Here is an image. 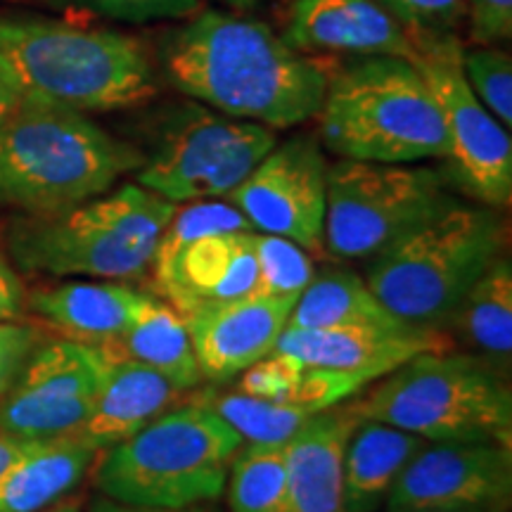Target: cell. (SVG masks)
Instances as JSON below:
<instances>
[{
    "mask_svg": "<svg viewBox=\"0 0 512 512\" xmlns=\"http://www.w3.org/2000/svg\"><path fill=\"white\" fill-rule=\"evenodd\" d=\"M437 512H491V510H437Z\"/></svg>",
    "mask_w": 512,
    "mask_h": 512,
    "instance_id": "obj_43",
    "label": "cell"
},
{
    "mask_svg": "<svg viewBox=\"0 0 512 512\" xmlns=\"http://www.w3.org/2000/svg\"><path fill=\"white\" fill-rule=\"evenodd\" d=\"M361 420L399 427L425 441H496L512 446L508 377L472 354L425 351L351 399Z\"/></svg>",
    "mask_w": 512,
    "mask_h": 512,
    "instance_id": "obj_8",
    "label": "cell"
},
{
    "mask_svg": "<svg viewBox=\"0 0 512 512\" xmlns=\"http://www.w3.org/2000/svg\"><path fill=\"white\" fill-rule=\"evenodd\" d=\"M254 252L259 268L254 294L261 297L297 299L316 275L306 249L280 235L254 233Z\"/></svg>",
    "mask_w": 512,
    "mask_h": 512,
    "instance_id": "obj_29",
    "label": "cell"
},
{
    "mask_svg": "<svg viewBox=\"0 0 512 512\" xmlns=\"http://www.w3.org/2000/svg\"><path fill=\"white\" fill-rule=\"evenodd\" d=\"M31 441H19L15 437H8V434L0 432V475H3L8 467L15 463V460L27 451Z\"/></svg>",
    "mask_w": 512,
    "mask_h": 512,
    "instance_id": "obj_39",
    "label": "cell"
},
{
    "mask_svg": "<svg viewBox=\"0 0 512 512\" xmlns=\"http://www.w3.org/2000/svg\"><path fill=\"white\" fill-rule=\"evenodd\" d=\"M200 401L219 413L247 444H285L316 415L299 403L256 399L242 392L204 394Z\"/></svg>",
    "mask_w": 512,
    "mask_h": 512,
    "instance_id": "obj_28",
    "label": "cell"
},
{
    "mask_svg": "<svg viewBox=\"0 0 512 512\" xmlns=\"http://www.w3.org/2000/svg\"><path fill=\"white\" fill-rule=\"evenodd\" d=\"M512 446L496 441H425L389 491L387 512H508Z\"/></svg>",
    "mask_w": 512,
    "mask_h": 512,
    "instance_id": "obj_14",
    "label": "cell"
},
{
    "mask_svg": "<svg viewBox=\"0 0 512 512\" xmlns=\"http://www.w3.org/2000/svg\"><path fill=\"white\" fill-rule=\"evenodd\" d=\"M88 512H219V510H216L211 503L185 505V508H143V505H126L98 494L91 503H88Z\"/></svg>",
    "mask_w": 512,
    "mask_h": 512,
    "instance_id": "obj_38",
    "label": "cell"
},
{
    "mask_svg": "<svg viewBox=\"0 0 512 512\" xmlns=\"http://www.w3.org/2000/svg\"><path fill=\"white\" fill-rule=\"evenodd\" d=\"M320 138L342 159L413 164L448 157L439 105L413 62L363 57L328 79Z\"/></svg>",
    "mask_w": 512,
    "mask_h": 512,
    "instance_id": "obj_5",
    "label": "cell"
},
{
    "mask_svg": "<svg viewBox=\"0 0 512 512\" xmlns=\"http://www.w3.org/2000/svg\"><path fill=\"white\" fill-rule=\"evenodd\" d=\"M446 330L472 354L508 375L512 358V264L501 254L460 299Z\"/></svg>",
    "mask_w": 512,
    "mask_h": 512,
    "instance_id": "obj_25",
    "label": "cell"
},
{
    "mask_svg": "<svg viewBox=\"0 0 512 512\" xmlns=\"http://www.w3.org/2000/svg\"><path fill=\"white\" fill-rule=\"evenodd\" d=\"M328 166L316 138H290L275 143L226 200L247 216L256 233L280 235L306 252L323 249Z\"/></svg>",
    "mask_w": 512,
    "mask_h": 512,
    "instance_id": "obj_13",
    "label": "cell"
},
{
    "mask_svg": "<svg viewBox=\"0 0 512 512\" xmlns=\"http://www.w3.org/2000/svg\"><path fill=\"white\" fill-rule=\"evenodd\" d=\"M408 34H451L467 15L465 0H382Z\"/></svg>",
    "mask_w": 512,
    "mask_h": 512,
    "instance_id": "obj_32",
    "label": "cell"
},
{
    "mask_svg": "<svg viewBox=\"0 0 512 512\" xmlns=\"http://www.w3.org/2000/svg\"><path fill=\"white\" fill-rule=\"evenodd\" d=\"M19 102H22V95H19L17 88L8 81V76L0 72V124L17 110Z\"/></svg>",
    "mask_w": 512,
    "mask_h": 512,
    "instance_id": "obj_40",
    "label": "cell"
},
{
    "mask_svg": "<svg viewBox=\"0 0 512 512\" xmlns=\"http://www.w3.org/2000/svg\"><path fill=\"white\" fill-rule=\"evenodd\" d=\"M358 415L349 403L325 408L285 441L290 512H344V453Z\"/></svg>",
    "mask_w": 512,
    "mask_h": 512,
    "instance_id": "obj_19",
    "label": "cell"
},
{
    "mask_svg": "<svg viewBox=\"0 0 512 512\" xmlns=\"http://www.w3.org/2000/svg\"><path fill=\"white\" fill-rule=\"evenodd\" d=\"M422 446L425 439L399 427L377 420H358L344 453V512H377Z\"/></svg>",
    "mask_w": 512,
    "mask_h": 512,
    "instance_id": "obj_23",
    "label": "cell"
},
{
    "mask_svg": "<svg viewBox=\"0 0 512 512\" xmlns=\"http://www.w3.org/2000/svg\"><path fill=\"white\" fill-rule=\"evenodd\" d=\"M43 512H83L79 508V503H72V501H57L55 505H50Z\"/></svg>",
    "mask_w": 512,
    "mask_h": 512,
    "instance_id": "obj_41",
    "label": "cell"
},
{
    "mask_svg": "<svg viewBox=\"0 0 512 512\" xmlns=\"http://www.w3.org/2000/svg\"><path fill=\"white\" fill-rule=\"evenodd\" d=\"M470 36L477 46L508 41L512 36V0H465Z\"/></svg>",
    "mask_w": 512,
    "mask_h": 512,
    "instance_id": "obj_36",
    "label": "cell"
},
{
    "mask_svg": "<svg viewBox=\"0 0 512 512\" xmlns=\"http://www.w3.org/2000/svg\"><path fill=\"white\" fill-rule=\"evenodd\" d=\"M413 64L437 100L448 136V159L467 190L486 207L505 209L512 200L510 133L491 114L463 72V46L453 34H411Z\"/></svg>",
    "mask_w": 512,
    "mask_h": 512,
    "instance_id": "obj_11",
    "label": "cell"
},
{
    "mask_svg": "<svg viewBox=\"0 0 512 512\" xmlns=\"http://www.w3.org/2000/svg\"><path fill=\"white\" fill-rule=\"evenodd\" d=\"M451 200L432 169L339 159L328 166L323 247L337 259L373 261Z\"/></svg>",
    "mask_w": 512,
    "mask_h": 512,
    "instance_id": "obj_9",
    "label": "cell"
},
{
    "mask_svg": "<svg viewBox=\"0 0 512 512\" xmlns=\"http://www.w3.org/2000/svg\"><path fill=\"white\" fill-rule=\"evenodd\" d=\"M304 366L294 358L280 354V351H271V354L256 361L249 366L245 373H240V387L238 392L247 396H256V399H271V401H285L287 394L297 384L299 375H302Z\"/></svg>",
    "mask_w": 512,
    "mask_h": 512,
    "instance_id": "obj_34",
    "label": "cell"
},
{
    "mask_svg": "<svg viewBox=\"0 0 512 512\" xmlns=\"http://www.w3.org/2000/svg\"><path fill=\"white\" fill-rule=\"evenodd\" d=\"M453 339L444 330L413 325H342V328H285L273 351L304 368L373 370L392 373L408 358L425 351H448Z\"/></svg>",
    "mask_w": 512,
    "mask_h": 512,
    "instance_id": "obj_16",
    "label": "cell"
},
{
    "mask_svg": "<svg viewBox=\"0 0 512 512\" xmlns=\"http://www.w3.org/2000/svg\"><path fill=\"white\" fill-rule=\"evenodd\" d=\"M230 5H238V8H252L256 0H226Z\"/></svg>",
    "mask_w": 512,
    "mask_h": 512,
    "instance_id": "obj_42",
    "label": "cell"
},
{
    "mask_svg": "<svg viewBox=\"0 0 512 512\" xmlns=\"http://www.w3.org/2000/svg\"><path fill=\"white\" fill-rule=\"evenodd\" d=\"M143 155L83 112L22 100L0 124V204L60 214L105 195Z\"/></svg>",
    "mask_w": 512,
    "mask_h": 512,
    "instance_id": "obj_3",
    "label": "cell"
},
{
    "mask_svg": "<svg viewBox=\"0 0 512 512\" xmlns=\"http://www.w3.org/2000/svg\"><path fill=\"white\" fill-rule=\"evenodd\" d=\"M162 67L181 93L273 131L316 117L330 79L316 60L287 46L268 24L223 10L192 15L171 31Z\"/></svg>",
    "mask_w": 512,
    "mask_h": 512,
    "instance_id": "obj_1",
    "label": "cell"
},
{
    "mask_svg": "<svg viewBox=\"0 0 512 512\" xmlns=\"http://www.w3.org/2000/svg\"><path fill=\"white\" fill-rule=\"evenodd\" d=\"M107 358H128L157 370L176 389H195L202 380L185 320L174 306L145 294L131 328L95 347Z\"/></svg>",
    "mask_w": 512,
    "mask_h": 512,
    "instance_id": "obj_24",
    "label": "cell"
},
{
    "mask_svg": "<svg viewBox=\"0 0 512 512\" xmlns=\"http://www.w3.org/2000/svg\"><path fill=\"white\" fill-rule=\"evenodd\" d=\"M342 325H401L361 275L316 273L299 294L287 328H342Z\"/></svg>",
    "mask_w": 512,
    "mask_h": 512,
    "instance_id": "obj_26",
    "label": "cell"
},
{
    "mask_svg": "<svg viewBox=\"0 0 512 512\" xmlns=\"http://www.w3.org/2000/svg\"><path fill=\"white\" fill-rule=\"evenodd\" d=\"M297 299H275L261 294L202 304L181 313L202 377L211 382L233 380L268 356Z\"/></svg>",
    "mask_w": 512,
    "mask_h": 512,
    "instance_id": "obj_15",
    "label": "cell"
},
{
    "mask_svg": "<svg viewBox=\"0 0 512 512\" xmlns=\"http://www.w3.org/2000/svg\"><path fill=\"white\" fill-rule=\"evenodd\" d=\"M254 233H214L183 245L169 259L150 264L157 292L178 313L254 294Z\"/></svg>",
    "mask_w": 512,
    "mask_h": 512,
    "instance_id": "obj_18",
    "label": "cell"
},
{
    "mask_svg": "<svg viewBox=\"0 0 512 512\" xmlns=\"http://www.w3.org/2000/svg\"><path fill=\"white\" fill-rule=\"evenodd\" d=\"M38 342H41V335L31 325L17 323V320H0V399L8 394Z\"/></svg>",
    "mask_w": 512,
    "mask_h": 512,
    "instance_id": "obj_35",
    "label": "cell"
},
{
    "mask_svg": "<svg viewBox=\"0 0 512 512\" xmlns=\"http://www.w3.org/2000/svg\"><path fill=\"white\" fill-rule=\"evenodd\" d=\"M0 72L22 100L74 112L128 110L157 93L138 38L50 19H0Z\"/></svg>",
    "mask_w": 512,
    "mask_h": 512,
    "instance_id": "obj_2",
    "label": "cell"
},
{
    "mask_svg": "<svg viewBox=\"0 0 512 512\" xmlns=\"http://www.w3.org/2000/svg\"><path fill=\"white\" fill-rule=\"evenodd\" d=\"M283 38L304 55L415 57L408 29L375 0H294Z\"/></svg>",
    "mask_w": 512,
    "mask_h": 512,
    "instance_id": "obj_17",
    "label": "cell"
},
{
    "mask_svg": "<svg viewBox=\"0 0 512 512\" xmlns=\"http://www.w3.org/2000/svg\"><path fill=\"white\" fill-rule=\"evenodd\" d=\"M62 3L133 24L155 22V19H183L200 12V0H62Z\"/></svg>",
    "mask_w": 512,
    "mask_h": 512,
    "instance_id": "obj_33",
    "label": "cell"
},
{
    "mask_svg": "<svg viewBox=\"0 0 512 512\" xmlns=\"http://www.w3.org/2000/svg\"><path fill=\"white\" fill-rule=\"evenodd\" d=\"M505 247L496 209L451 200L370 261L366 283L401 323L444 330L460 299Z\"/></svg>",
    "mask_w": 512,
    "mask_h": 512,
    "instance_id": "obj_7",
    "label": "cell"
},
{
    "mask_svg": "<svg viewBox=\"0 0 512 512\" xmlns=\"http://www.w3.org/2000/svg\"><path fill=\"white\" fill-rule=\"evenodd\" d=\"M380 377L382 375L373 373V370L304 368L285 401L299 403V406L309 408L313 413H320L325 408L337 406V403L354 399Z\"/></svg>",
    "mask_w": 512,
    "mask_h": 512,
    "instance_id": "obj_31",
    "label": "cell"
},
{
    "mask_svg": "<svg viewBox=\"0 0 512 512\" xmlns=\"http://www.w3.org/2000/svg\"><path fill=\"white\" fill-rule=\"evenodd\" d=\"M27 306V292L15 266L0 252V320H17Z\"/></svg>",
    "mask_w": 512,
    "mask_h": 512,
    "instance_id": "obj_37",
    "label": "cell"
},
{
    "mask_svg": "<svg viewBox=\"0 0 512 512\" xmlns=\"http://www.w3.org/2000/svg\"><path fill=\"white\" fill-rule=\"evenodd\" d=\"M463 72L477 100L510 131L512 124V62L503 50L463 48Z\"/></svg>",
    "mask_w": 512,
    "mask_h": 512,
    "instance_id": "obj_30",
    "label": "cell"
},
{
    "mask_svg": "<svg viewBox=\"0 0 512 512\" xmlns=\"http://www.w3.org/2000/svg\"><path fill=\"white\" fill-rule=\"evenodd\" d=\"M245 444L207 403L169 408L143 430L102 448L91 467L100 496L143 508L214 503Z\"/></svg>",
    "mask_w": 512,
    "mask_h": 512,
    "instance_id": "obj_4",
    "label": "cell"
},
{
    "mask_svg": "<svg viewBox=\"0 0 512 512\" xmlns=\"http://www.w3.org/2000/svg\"><path fill=\"white\" fill-rule=\"evenodd\" d=\"M176 207L143 185L126 183L60 214L12 221L5 242L15 264L31 273L136 278L150 268Z\"/></svg>",
    "mask_w": 512,
    "mask_h": 512,
    "instance_id": "obj_6",
    "label": "cell"
},
{
    "mask_svg": "<svg viewBox=\"0 0 512 512\" xmlns=\"http://www.w3.org/2000/svg\"><path fill=\"white\" fill-rule=\"evenodd\" d=\"M105 358L98 399L79 437L98 451L126 441L159 415L174 408L183 392L157 370L128 358Z\"/></svg>",
    "mask_w": 512,
    "mask_h": 512,
    "instance_id": "obj_20",
    "label": "cell"
},
{
    "mask_svg": "<svg viewBox=\"0 0 512 512\" xmlns=\"http://www.w3.org/2000/svg\"><path fill=\"white\" fill-rule=\"evenodd\" d=\"M105 358L74 339L38 342L0 399V432L19 441L76 434L98 399Z\"/></svg>",
    "mask_w": 512,
    "mask_h": 512,
    "instance_id": "obj_12",
    "label": "cell"
},
{
    "mask_svg": "<svg viewBox=\"0 0 512 512\" xmlns=\"http://www.w3.org/2000/svg\"><path fill=\"white\" fill-rule=\"evenodd\" d=\"M79 434L31 441L0 475V512H43L74 491L98 458Z\"/></svg>",
    "mask_w": 512,
    "mask_h": 512,
    "instance_id": "obj_22",
    "label": "cell"
},
{
    "mask_svg": "<svg viewBox=\"0 0 512 512\" xmlns=\"http://www.w3.org/2000/svg\"><path fill=\"white\" fill-rule=\"evenodd\" d=\"M275 131L204 107L178 112L150 157L138 185L174 204L228 197L273 150Z\"/></svg>",
    "mask_w": 512,
    "mask_h": 512,
    "instance_id": "obj_10",
    "label": "cell"
},
{
    "mask_svg": "<svg viewBox=\"0 0 512 512\" xmlns=\"http://www.w3.org/2000/svg\"><path fill=\"white\" fill-rule=\"evenodd\" d=\"M228 512H290L285 444H242L230 463Z\"/></svg>",
    "mask_w": 512,
    "mask_h": 512,
    "instance_id": "obj_27",
    "label": "cell"
},
{
    "mask_svg": "<svg viewBox=\"0 0 512 512\" xmlns=\"http://www.w3.org/2000/svg\"><path fill=\"white\" fill-rule=\"evenodd\" d=\"M143 297L145 292L117 280H76L36 290L27 297V306L67 339L100 347L131 328Z\"/></svg>",
    "mask_w": 512,
    "mask_h": 512,
    "instance_id": "obj_21",
    "label": "cell"
}]
</instances>
